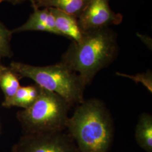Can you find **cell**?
<instances>
[{"label": "cell", "instance_id": "cell-8", "mask_svg": "<svg viewBox=\"0 0 152 152\" xmlns=\"http://www.w3.org/2000/svg\"><path fill=\"white\" fill-rule=\"evenodd\" d=\"M54 18L56 27L61 36L69 38L72 41L79 42L82 32L76 16L55 8H49Z\"/></svg>", "mask_w": 152, "mask_h": 152}, {"label": "cell", "instance_id": "cell-16", "mask_svg": "<svg viewBox=\"0 0 152 152\" xmlns=\"http://www.w3.org/2000/svg\"><path fill=\"white\" fill-rule=\"evenodd\" d=\"M1 59V58H0V76H1V74H2V72H3L4 69H5V66H4V65L2 64Z\"/></svg>", "mask_w": 152, "mask_h": 152}, {"label": "cell", "instance_id": "cell-13", "mask_svg": "<svg viewBox=\"0 0 152 152\" xmlns=\"http://www.w3.org/2000/svg\"><path fill=\"white\" fill-rule=\"evenodd\" d=\"M12 31L8 29L5 26L0 22V58H10L12 55L11 48Z\"/></svg>", "mask_w": 152, "mask_h": 152}, {"label": "cell", "instance_id": "cell-12", "mask_svg": "<svg viewBox=\"0 0 152 152\" xmlns=\"http://www.w3.org/2000/svg\"><path fill=\"white\" fill-rule=\"evenodd\" d=\"M20 78L11 68L5 66L0 76V88L4 95V100L3 103L9 101L12 98L20 85Z\"/></svg>", "mask_w": 152, "mask_h": 152}, {"label": "cell", "instance_id": "cell-2", "mask_svg": "<svg viewBox=\"0 0 152 152\" xmlns=\"http://www.w3.org/2000/svg\"><path fill=\"white\" fill-rule=\"evenodd\" d=\"M68 133L79 152H108L114 137V124L108 109L98 99L76 106L66 124Z\"/></svg>", "mask_w": 152, "mask_h": 152}, {"label": "cell", "instance_id": "cell-14", "mask_svg": "<svg viewBox=\"0 0 152 152\" xmlns=\"http://www.w3.org/2000/svg\"><path fill=\"white\" fill-rule=\"evenodd\" d=\"M117 75L129 78L131 80L135 82L136 83H141L144 87L147 88V90L151 92H152V71L148 69L147 72L138 73L135 75H129L120 72L116 73Z\"/></svg>", "mask_w": 152, "mask_h": 152}, {"label": "cell", "instance_id": "cell-6", "mask_svg": "<svg viewBox=\"0 0 152 152\" xmlns=\"http://www.w3.org/2000/svg\"><path fill=\"white\" fill-rule=\"evenodd\" d=\"M110 0H90L87 6L78 18L82 32L109 28L121 23L123 16L113 11Z\"/></svg>", "mask_w": 152, "mask_h": 152}, {"label": "cell", "instance_id": "cell-1", "mask_svg": "<svg viewBox=\"0 0 152 152\" xmlns=\"http://www.w3.org/2000/svg\"><path fill=\"white\" fill-rule=\"evenodd\" d=\"M119 47L117 34L105 28L82 32L81 40L72 41L60 62L75 71L87 86L102 69L117 58Z\"/></svg>", "mask_w": 152, "mask_h": 152}, {"label": "cell", "instance_id": "cell-4", "mask_svg": "<svg viewBox=\"0 0 152 152\" xmlns=\"http://www.w3.org/2000/svg\"><path fill=\"white\" fill-rule=\"evenodd\" d=\"M72 107L64 98L41 87L35 102L18 112L17 118L24 134L63 131L66 129Z\"/></svg>", "mask_w": 152, "mask_h": 152}, {"label": "cell", "instance_id": "cell-9", "mask_svg": "<svg viewBox=\"0 0 152 152\" xmlns=\"http://www.w3.org/2000/svg\"><path fill=\"white\" fill-rule=\"evenodd\" d=\"M90 0H34L33 9L55 8L78 19L85 10Z\"/></svg>", "mask_w": 152, "mask_h": 152}, {"label": "cell", "instance_id": "cell-10", "mask_svg": "<svg viewBox=\"0 0 152 152\" xmlns=\"http://www.w3.org/2000/svg\"><path fill=\"white\" fill-rule=\"evenodd\" d=\"M136 142L145 152H152V116L148 113L140 114L135 127Z\"/></svg>", "mask_w": 152, "mask_h": 152}, {"label": "cell", "instance_id": "cell-15", "mask_svg": "<svg viewBox=\"0 0 152 152\" xmlns=\"http://www.w3.org/2000/svg\"><path fill=\"white\" fill-rule=\"evenodd\" d=\"M26 1H29L31 4L34 2V0H0V3L4 2H8L11 3L13 5H16V4H22V2H24Z\"/></svg>", "mask_w": 152, "mask_h": 152}, {"label": "cell", "instance_id": "cell-5", "mask_svg": "<svg viewBox=\"0 0 152 152\" xmlns=\"http://www.w3.org/2000/svg\"><path fill=\"white\" fill-rule=\"evenodd\" d=\"M12 152H79L76 142L64 131L24 134Z\"/></svg>", "mask_w": 152, "mask_h": 152}, {"label": "cell", "instance_id": "cell-7", "mask_svg": "<svg viewBox=\"0 0 152 152\" xmlns=\"http://www.w3.org/2000/svg\"><path fill=\"white\" fill-rule=\"evenodd\" d=\"M33 10L34 12L30 15L27 21L20 27L12 31L13 33L26 31H41L60 36L56 27L54 16L49 8L33 9Z\"/></svg>", "mask_w": 152, "mask_h": 152}, {"label": "cell", "instance_id": "cell-3", "mask_svg": "<svg viewBox=\"0 0 152 152\" xmlns=\"http://www.w3.org/2000/svg\"><path fill=\"white\" fill-rule=\"evenodd\" d=\"M9 67L20 78H30L39 86L58 94L72 107L85 100L86 85L76 72L61 62L39 66L12 61Z\"/></svg>", "mask_w": 152, "mask_h": 152}, {"label": "cell", "instance_id": "cell-11", "mask_svg": "<svg viewBox=\"0 0 152 152\" xmlns=\"http://www.w3.org/2000/svg\"><path fill=\"white\" fill-rule=\"evenodd\" d=\"M41 87L37 84L26 86H20L15 95L11 99L2 103V106L5 108L13 107H20L24 109L32 104L39 95Z\"/></svg>", "mask_w": 152, "mask_h": 152}]
</instances>
